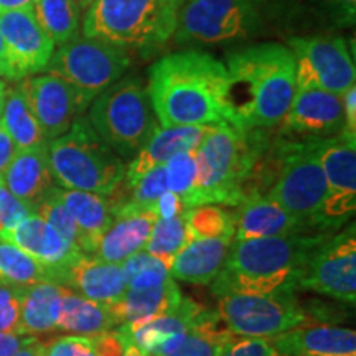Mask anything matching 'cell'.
<instances>
[{"label": "cell", "instance_id": "6da1fadb", "mask_svg": "<svg viewBox=\"0 0 356 356\" xmlns=\"http://www.w3.org/2000/svg\"><path fill=\"white\" fill-rule=\"evenodd\" d=\"M147 91L160 127L233 124L228 70L207 53L163 56L150 68Z\"/></svg>", "mask_w": 356, "mask_h": 356}, {"label": "cell", "instance_id": "7a4b0ae2", "mask_svg": "<svg viewBox=\"0 0 356 356\" xmlns=\"http://www.w3.org/2000/svg\"><path fill=\"white\" fill-rule=\"evenodd\" d=\"M233 124L267 129L280 124L296 95V58L291 48L261 43L228 55Z\"/></svg>", "mask_w": 356, "mask_h": 356}, {"label": "cell", "instance_id": "3957f363", "mask_svg": "<svg viewBox=\"0 0 356 356\" xmlns=\"http://www.w3.org/2000/svg\"><path fill=\"white\" fill-rule=\"evenodd\" d=\"M325 234L275 236L233 239L221 270L213 280V293H269L299 287L307 262Z\"/></svg>", "mask_w": 356, "mask_h": 356}, {"label": "cell", "instance_id": "277c9868", "mask_svg": "<svg viewBox=\"0 0 356 356\" xmlns=\"http://www.w3.org/2000/svg\"><path fill=\"white\" fill-rule=\"evenodd\" d=\"M264 149L266 140L259 129H243L229 122L211 124L195 150L197 178L184 202L185 210L202 204H241Z\"/></svg>", "mask_w": 356, "mask_h": 356}, {"label": "cell", "instance_id": "5b68a950", "mask_svg": "<svg viewBox=\"0 0 356 356\" xmlns=\"http://www.w3.org/2000/svg\"><path fill=\"white\" fill-rule=\"evenodd\" d=\"M47 152L53 180L60 188L109 195L126 175L121 157L84 118L48 142Z\"/></svg>", "mask_w": 356, "mask_h": 356}, {"label": "cell", "instance_id": "8992f818", "mask_svg": "<svg viewBox=\"0 0 356 356\" xmlns=\"http://www.w3.org/2000/svg\"><path fill=\"white\" fill-rule=\"evenodd\" d=\"M184 0H95L83 35L127 48H147L173 37Z\"/></svg>", "mask_w": 356, "mask_h": 356}, {"label": "cell", "instance_id": "52a82bcc", "mask_svg": "<svg viewBox=\"0 0 356 356\" xmlns=\"http://www.w3.org/2000/svg\"><path fill=\"white\" fill-rule=\"evenodd\" d=\"M89 106V124L119 157L139 152L159 127L149 91L139 79L115 81Z\"/></svg>", "mask_w": 356, "mask_h": 356}, {"label": "cell", "instance_id": "ba28073f", "mask_svg": "<svg viewBox=\"0 0 356 356\" xmlns=\"http://www.w3.org/2000/svg\"><path fill=\"white\" fill-rule=\"evenodd\" d=\"M277 175L266 197L314 228L327 197V181L317 152V137L305 142H282L275 152Z\"/></svg>", "mask_w": 356, "mask_h": 356}, {"label": "cell", "instance_id": "9c48e42d", "mask_svg": "<svg viewBox=\"0 0 356 356\" xmlns=\"http://www.w3.org/2000/svg\"><path fill=\"white\" fill-rule=\"evenodd\" d=\"M218 315L233 335L274 338L307 323L296 291L269 293H226L220 297Z\"/></svg>", "mask_w": 356, "mask_h": 356}, {"label": "cell", "instance_id": "30bf717a", "mask_svg": "<svg viewBox=\"0 0 356 356\" xmlns=\"http://www.w3.org/2000/svg\"><path fill=\"white\" fill-rule=\"evenodd\" d=\"M131 65L126 48L106 40L76 35L53 51L47 71L96 97L119 81Z\"/></svg>", "mask_w": 356, "mask_h": 356}, {"label": "cell", "instance_id": "8fae6325", "mask_svg": "<svg viewBox=\"0 0 356 356\" xmlns=\"http://www.w3.org/2000/svg\"><path fill=\"white\" fill-rule=\"evenodd\" d=\"M259 20V0H184L173 35L180 43L228 42L251 33Z\"/></svg>", "mask_w": 356, "mask_h": 356}, {"label": "cell", "instance_id": "7c38bea8", "mask_svg": "<svg viewBox=\"0 0 356 356\" xmlns=\"http://www.w3.org/2000/svg\"><path fill=\"white\" fill-rule=\"evenodd\" d=\"M296 58L297 88H320L343 96L355 86L356 70L343 38L296 37L289 40Z\"/></svg>", "mask_w": 356, "mask_h": 356}, {"label": "cell", "instance_id": "4fadbf2b", "mask_svg": "<svg viewBox=\"0 0 356 356\" xmlns=\"http://www.w3.org/2000/svg\"><path fill=\"white\" fill-rule=\"evenodd\" d=\"M317 152L327 181L318 226L335 228L356 210V134L317 137Z\"/></svg>", "mask_w": 356, "mask_h": 356}, {"label": "cell", "instance_id": "5bb4252c", "mask_svg": "<svg viewBox=\"0 0 356 356\" xmlns=\"http://www.w3.org/2000/svg\"><path fill=\"white\" fill-rule=\"evenodd\" d=\"M299 289L314 291L353 305L356 302V239L355 226L325 238L299 280Z\"/></svg>", "mask_w": 356, "mask_h": 356}, {"label": "cell", "instance_id": "9a60e30c", "mask_svg": "<svg viewBox=\"0 0 356 356\" xmlns=\"http://www.w3.org/2000/svg\"><path fill=\"white\" fill-rule=\"evenodd\" d=\"M20 86L48 142L68 132L95 99L50 73L24 78Z\"/></svg>", "mask_w": 356, "mask_h": 356}, {"label": "cell", "instance_id": "2e32d148", "mask_svg": "<svg viewBox=\"0 0 356 356\" xmlns=\"http://www.w3.org/2000/svg\"><path fill=\"white\" fill-rule=\"evenodd\" d=\"M0 32L7 44L13 79L47 70L55 43L38 24L32 6L0 12Z\"/></svg>", "mask_w": 356, "mask_h": 356}, {"label": "cell", "instance_id": "e0dca14e", "mask_svg": "<svg viewBox=\"0 0 356 356\" xmlns=\"http://www.w3.org/2000/svg\"><path fill=\"white\" fill-rule=\"evenodd\" d=\"M56 284L106 305L113 304L126 292L121 264L106 262L84 252H79L65 266L56 267Z\"/></svg>", "mask_w": 356, "mask_h": 356}, {"label": "cell", "instance_id": "ac0fdd59", "mask_svg": "<svg viewBox=\"0 0 356 356\" xmlns=\"http://www.w3.org/2000/svg\"><path fill=\"white\" fill-rule=\"evenodd\" d=\"M280 122L287 131L310 137L337 136L345 127L341 96L320 88H297Z\"/></svg>", "mask_w": 356, "mask_h": 356}, {"label": "cell", "instance_id": "d6986e66", "mask_svg": "<svg viewBox=\"0 0 356 356\" xmlns=\"http://www.w3.org/2000/svg\"><path fill=\"white\" fill-rule=\"evenodd\" d=\"M113 215V221L97 243L95 256L106 262L122 264L136 252L144 251L159 213L124 203L115 208Z\"/></svg>", "mask_w": 356, "mask_h": 356}, {"label": "cell", "instance_id": "ffe728a7", "mask_svg": "<svg viewBox=\"0 0 356 356\" xmlns=\"http://www.w3.org/2000/svg\"><path fill=\"white\" fill-rule=\"evenodd\" d=\"M280 356H353L356 333L338 325H300L270 338Z\"/></svg>", "mask_w": 356, "mask_h": 356}, {"label": "cell", "instance_id": "44dd1931", "mask_svg": "<svg viewBox=\"0 0 356 356\" xmlns=\"http://www.w3.org/2000/svg\"><path fill=\"white\" fill-rule=\"evenodd\" d=\"M234 239L275 238L304 234L314 226L280 208L267 197H251L238 204L234 213Z\"/></svg>", "mask_w": 356, "mask_h": 356}, {"label": "cell", "instance_id": "7402d4cb", "mask_svg": "<svg viewBox=\"0 0 356 356\" xmlns=\"http://www.w3.org/2000/svg\"><path fill=\"white\" fill-rule=\"evenodd\" d=\"M208 129L210 126H159L147 144L136 154V159L126 167L124 184L131 188L139 178L154 168L162 167L173 155L197 150Z\"/></svg>", "mask_w": 356, "mask_h": 356}, {"label": "cell", "instance_id": "603a6c76", "mask_svg": "<svg viewBox=\"0 0 356 356\" xmlns=\"http://www.w3.org/2000/svg\"><path fill=\"white\" fill-rule=\"evenodd\" d=\"M0 239L15 244L48 267L65 266L81 252L37 213L29 215L12 229L0 233Z\"/></svg>", "mask_w": 356, "mask_h": 356}, {"label": "cell", "instance_id": "cb8c5ba5", "mask_svg": "<svg viewBox=\"0 0 356 356\" xmlns=\"http://www.w3.org/2000/svg\"><path fill=\"white\" fill-rule=\"evenodd\" d=\"M47 145L19 150L2 177L3 185L33 211L56 186L48 163Z\"/></svg>", "mask_w": 356, "mask_h": 356}, {"label": "cell", "instance_id": "d4e9b609", "mask_svg": "<svg viewBox=\"0 0 356 356\" xmlns=\"http://www.w3.org/2000/svg\"><path fill=\"white\" fill-rule=\"evenodd\" d=\"M233 337L218 312L203 309L184 332L163 341L152 356H218Z\"/></svg>", "mask_w": 356, "mask_h": 356}, {"label": "cell", "instance_id": "484cf974", "mask_svg": "<svg viewBox=\"0 0 356 356\" xmlns=\"http://www.w3.org/2000/svg\"><path fill=\"white\" fill-rule=\"evenodd\" d=\"M233 238H191L190 243L173 257L170 277L186 284L207 286L221 270Z\"/></svg>", "mask_w": 356, "mask_h": 356}, {"label": "cell", "instance_id": "4316f807", "mask_svg": "<svg viewBox=\"0 0 356 356\" xmlns=\"http://www.w3.org/2000/svg\"><path fill=\"white\" fill-rule=\"evenodd\" d=\"M56 195L76 222L81 234V252L95 254L101 236L108 229L114 216L108 195L65 190L60 186H56Z\"/></svg>", "mask_w": 356, "mask_h": 356}, {"label": "cell", "instance_id": "83f0119b", "mask_svg": "<svg viewBox=\"0 0 356 356\" xmlns=\"http://www.w3.org/2000/svg\"><path fill=\"white\" fill-rule=\"evenodd\" d=\"M203 310L197 302L185 299L181 304L170 312L157 315L144 322L132 323V325H121L118 327L119 330L126 333L132 346H136L140 353L145 356H152L155 350L159 348L163 341L173 335H178L185 330L188 325L197 318V315Z\"/></svg>", "mask_w": 356, "mask_h": 356}, {"label": "cell", "instance_id": "f1b7e54d", "mask_svg": "<svg viewBox=\"0 0 356 356\" xmlns=\"http://www.w3.org/2000/svg\"><path fill=\"white\" fill-rule=\"evenodd\" d=\"M184 299L185 296L178 289L175 280L170 279L162 286L147 289V291L126 289V292L108 307L118 327H121V325L144 322V320L170 312L177 309Z\"/></svg>", "mask_w": 356, "mask_h": 356}, {"label": "cell", "instance_id": "f546056e", "mask_svg": "<svg viewBox=\"0 0 356 356\" xmlns=\"http://www.w3.org/2000/svg\"><path fill=\"white\" fill-rule=\"evenodd\" d=\"M114 328H118V323L108 305L89 300L66 287L63 289L60 317L56 322L58 332L95 337Z\"/></svg>", "mask_w": 356, "mask_h": 356}, {"label": "cell", "instance_id": "4dcf8cb0", "mask_svg": "<svg viewBox=\"0 0 356 356\" xmlns=\"http://www.w3.org/2000/svg\"><path fill=\"white\" fill-rule=\"evenodd\" d=\"M63 289L53 282L24 287L22 297V335H37L56 330Z\"/></svg>", "mask_w": 356, "mask_h": 356}, {"label": "cell", "instance_id": "1f68e13d", "mask_svg": "<svg viewBox=\"0 0 356 356\" xmlns=\"http://www.w3.org/2000/svg\"><path fill=\"white\" fill-rule=\"evenodd\" d=\"M0 124L10 136L17 150L37 149L48 144V139L44 137L20 84L7 89Z\"/></svg>", "mask_w": 356, "mask_h": 356}, {"label": "cell", "instance_id": "d6a6232c", "mask_svg": "<svg viewBox=\"0 0 356 356\" xmlns=\"http://www.w3.org/2000/svg\"><path fill=\"white\" fill-rule=\"evenodd\" d=\"M0 282L29 287L40 282L56 284V267H48L15 244L0 239Z\"/></svg>", "mask_w": 356, "mask_h": 356}, {"label": "cell", "instance_id": "836d02e7", "mask_svg": "<svg viewBox=\"0 0 356 356\" xmlns=\"http://www.w3.org/2000/svg\"><path fill=\"white\" fill-rule=\"evenodd\" d=\"M32 7L38 24L55 44H63L78 35L81 8L76 0H33Z\"/></svg>", "mask_w": 356, "mask_h": 356}, {"label": "cell", "instance_id": "e575fe53", "mask_svg": "<svg viewBox=\"0 0 356 356\" xmlns=\"http://www.w3.org/2000/svg\"><path fill=\"white\" fill-rule=\"evenodd\" d=\"M190 239L184 213L172 218H159L144 251L170 267L173 257L190 243Z\"/></svg>", "mask_w": 356, "mask_h": 356}, {"label": "cell", "instance_id": "d590c367", "mask_svg": "<svg viewBox=\"0 0 356 356\" xmlns=\"http://www.w3.org/2000/svg\"><path fill=\"white\" fill-rule=\"evenodd\" d=\"M191 238H233L234 213L216 204H202L184 211Z\"/></svg>", "mask_w": 356, "mask_h": 356}, {"label": "cell", "instance_id": "8d00e7d4", "mask_svg": "<svg viewBox=\"0 0 356 356\" xmlns=\"http://www.w3.org/2000/svg\"><path fill=\"white\" fill-rule=\"evenodd\" d=\"M121 266L129 291H147L162 286L172 279L168 267L145 251L136 252Z\"/></svg>", "mask_w": 356, "mask_h": 356}, {"label": "cell", "instance_id": "74e56055", "mask_svg": "<svg viewBox=\"0 0 356 356\" xmlns=\"http://www.w3.org/2000/svg\"><path fill=\"white\" fill-rule=\"evenodd\" d=\"M35 213H37L40 218H43L53 229H56L58 233L63 236L66 241L73 244L78 251H81V234H79V229L76 222L73 220V216L70 215V211L66 210L65 204L60 202V198H58L56 186L47 195V198L38 204Z\"/></svg>", "mask_w": 356, "mask_h": 356}, {"label": "cell", "instance_id": "f35d334b", "mask_svg": "<svg viewBox=\"0 0 356 356\" xmlns=\"http://www.w3.org/2000/svg\"><path fill=\"white\" fill-rule=\"evenodd\" d=\"M167 191L177 195L181 203L188 198L197 178V160L193 152H180L163 163Z\"/></svg>", "mask_w": 356, "mask_h": 356}, {"label": "cell", "instance_id": "ab89813d", "mask_svg": "<svg viewBox=\"0 0 356 356\" xmlns=\"http://www.w3.org/2000/svg\"><path fill=\"white\" fill-rule=\"evenodd\" d=\"M127 191L131 195H129L126 203L132 204V207L142 208V210H157V202L167 191L163 165L145 173L131 188L127 186Z\"/></svg>", "mask_w": 356, "mask_h": 356}, {"label": "cell", "instance_id": "60d3db41", "mask_svg": "<svg viewBox=\"0 0 356 356\" xmlns=\"http://www.w3.org/2000/svg\"><path fill=\"white\" fill-rule=\"evenodd\" d=\"M24 287L0 282V332L22 335Z\"/></svg>", "mask_w": 356, "mask_h": 356}, {"label": "cell", "instance_id": "b9f144b4", "mask_svg": "<svg viewBox=\"0 0 356 356\" xmlns=\"http://www.w3.org/2000/svg\"><path fill=\"white\" fill-rule=\"evenodd\" d=\"M32 213H35L32 208L17 198L0 180V233L12 229Z\"/></svg>", "mask_w": 356, "mask_h": 356}, {"label": "cell", "instance_id": "7bdbcfd3", "mask_svg": "<svg viewBox=\"0 0 356 356\" xmlns=\"http://www.w3.org/2000/svg\"><path fill=\"white\" fill-rule=\"evenodd\" d=\"M218 356H280L269 338L234 335Z\"/></svg>", "mask_w": 356, "mask_h": 356}, {"label": "cell", "instance_id": "ee69618b", "mask_svg": "<svg viewBox=\"0 0 356 356\" xmlns=\"http://www.w3.org/2000/svg\"><path fill=\"white\" fill-rule=\"evenodd\" d=\"M44 356H96L91 337L68 335L44 345Z\"/></svg>", "mask_w": 356, "mask_h": 356}, {"label": "cell", "instance_id": "f6af8a7d", "mask_svg": "<svg viewBox=\"0 0 356 356\" xmlns=\"http://www.w3.org/2000/svg\"><path fill=\"white\" fill-rule=\"evenodd\" d=\"M91 341L96 356H124L131 348V341H129L126 333L119 328L91 337Z\"/></svg>", "mask_w": 356, "mask_h": 356}, {"label": "cell", "instance_id": "bcb514c9", "mask_svg": "<svg viewBox=\"0 0 356 356\" xmlns=\"http://www.w3.org/2000/svg\"><path fill=\"white\" fill-rule=\"evenodd\" d=\"M341 104H343L345 119V127L341 132L356 134V86H351L348 91L341 96Z\"/></svg>", "mask_w": 356, "mask_h": 356}, {"label": "cell", "instance_id": "7dc6e473", "mask_svg": "<svg viewBox=\"0 0 356 356\" xmlns=\"http://www.w3.org/2000/svg\"><path fill=\"white\" fill-rule=\"evenodd\" d=\"M17 152H19V150H17L10 136H8L6 129L0 124V180H2L3 173H6L7 167L10 165V162L13 157H15Z\"/></svg>", "mask_w": 356, "mask_h": 356}, {"label": "cell", "instance_id": "c3c4849f", "mask_svg": "<svg viewBox=\"0 0 356 356\" xmlns=\"http://www.w3.org/2000/svg\"><path fill=\"white\" fill-rule=\"evenodd\" d=\"M184 211L185 208H184V203H181V200L178 198L177 195L170 193V191H165L157 202L159 218H172V216L181 215Z\"/></svg>", "mask_w": 356, "mask_h": 356}, {"label": "cell", "instance_id": "681fc988", "mask_svg": "<svg viewBox=\"0 0 356 356\" xmlns=\"http://www.w3.org/2000/svg\"><path fill=\"white\" fill-rule=\"evenodd\" d=\"M30 337L13 335V333L0 332V356H12Z\"/></svg>", "mask_w": 356, "mask_h": 356}, {"label": "cell", "instance_id": "f907efd6", "mask_svg": "<svg viewBox=\"0 0 356 356\" xmlns=\"http://www.w3.org/2000/svg\"><path fill=\"white\" fill-rule=\"evenodd\" d=\"M12 356H44V345L37 338L30 337Z\"/></svg>", "mask_w": 356, "mask_h": 356}, {"label": "cell", "instance_id": "816d5d0a", "mask_svg": "<svg viewBox=\"0 0 356 356\" xmlns=\"http://www.w3.org/2000/svg\"><path fill=\"white\" fill-rule=\"evenodd\" d=\"M0 76L6 78H12V68H10V60H8V51H7V44L3 42L2 32H0Z\"/></svg>", "mask_w": 356, "mask_h": 356}, {"label": "cell", "instance_id": "f5cc1de1", "mask_svg": "<svg viewBox=\"0 0 356 356\" xmlns=\"http://www.w3.org/2000/svg\"><path fill=\"white\" fill-rule=\"evenodd\" d=\"M332 3L337 7V10H340V13H343L346 22L355 20L356 0H332Z\"/></svg>", "mask_w": 356, "mask_h": 356}, {"label": "cell", "instance_id": "db71d44e", "mask_svg": "<svg viewBox=\"0 0 356 356\" xmlns=\"http://www.w3.org/2000/svg\"><path fill=\"white\" fill-rule=\"evenodd\" d=\"M33 0H0V12L15 10L26 6H32Z\"/></svg>", "mask_w": 356, "mask_h": 356}, {"label": "cell", "instance_id": "11a10c76", "mask_svg": "<svg viewBox=\"0 0 356 356\" xmlns=\"http://www.w3.org/2000/svg\"><path fill=\"white\" fill-rule=\"evenodd\" d=\"M6 95H7V86H6V83L0 79V115H2L3 104H6Z\"/></svg>", "mask_w": 356, "mask_h": 356}, {"label": "cell", "instance_id": "9f6ffc18", "mask_svg": "<svg viewBox=\"0 0 356 356\" xmlns=\"http://www.w3.org/2000/svg\"><path fill=\"white\" fill-rule=\"evenodd\" d=\"M76 3L81 10H88V8L95 3V0H76Z\"/></svg>", "mask_w": 356, "mask_h": 356}, {"label": "cell", "instance_id": "6f0895ef", "mask_svg": "<svg viewBox=\"0 0 356 356\" xmlns=\"http://www.w3.org/2000/svg\"><path fill=\"white\" fill-rule=\"evenodd\" d=\"M124 356H145V355H144V353H140V351L137 350L136 346H132V345H131V348H129V350L126 351V355H124Z\"/></svg>", "mask_w": 356, "mask_h": 356}, {"label": "cell", "instance_id": "680465c9", "mask_svg": "<svg viewBox=\"0 0 356 356\" xmlns=\"http://www.w3.org/2000/svg\"><path fill=\"white\" fill-rule=\"evenodd\" d=\"M353 356H355V355H353Z\"/></svg>", "mask_w": 356, "mask_h": 356}]
</instances>
